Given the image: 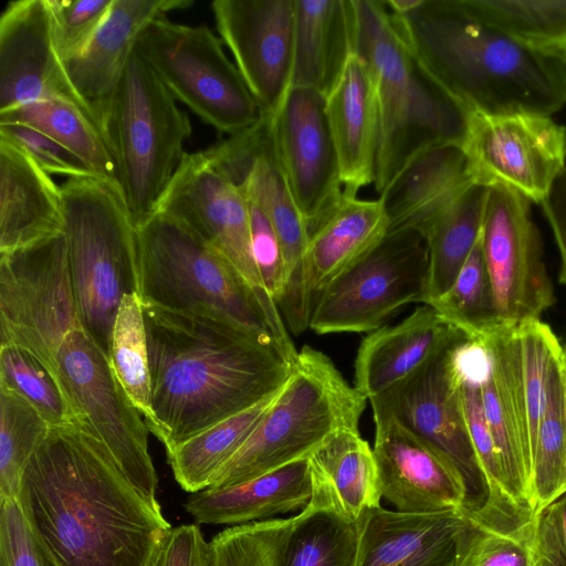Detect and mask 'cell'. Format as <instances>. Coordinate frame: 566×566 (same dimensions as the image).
<instances>
[{"label": "cell", "mask_w": 566, "mask_h": 566, "mask_svg": "<svg viewBox=\"0 0 566 566\" xmlns=\"http://www.w3.org/2000/svg\"><path fill=\"white\" fill-rule=\"evenodd\" d=\"M539 205L559 250V282L566 285V170L560 174L548 196Z\"/></svg>", "instance_id": "obj_51"}, {"label": "cell", "mask_w": 566, "mask_h": 566, "mask_svg": "<svg viewBox=\"0 0 566 566\" xmlns=\"http://www.w3.org/2000/svg\"><path fill=\"white\" fill-rule=\"evenodd\" d=\"M467 513L470 523L455 566H551L539 547L536 515L497 526Z\"/></svg>", "instance_id": "obj_42"}, {"label": "cell", "mask_w": 566, "mask_h": 566, "mask_svg": "<svg viewBox=\"0 0 566 566\" xmlns=\"http://www.w3.org/2000/svg\"><path fill=\"white\" fill-rule=\"evenodd\" d=\"M469 523L464 509L436 513L371 509L358 518L355 566H455Z\"/></svg>", "instance_id": "obj_24"}, {"label": "cell", "mask_w": 566, "mask_h": 566, "mask_svg": "<svg viewBox=\"0 0 566 566\" xmlns=\"http://www.w3.org/2000/svg\"><path fill=\"white\" fill-rule=\"evenodd\" d=\"M358 521L312 492L287 537L282 566H355Z\"/></svg>", "instance_id": "obj_36"}, {"label": "cell", "mask_w": 566, "mask_h": 566, "mask_svg": "<svg viewBox=\"0 0 566 566\" xmlns=\"http://www.w3.org/2000/svg\"><path fill=\"white\" fill-rule=\"evenodd\" d=\"M374 454L381 495L396 511L436 513L463 510L465 481L439 451L392 418H374Z\"/></svg>", "instance_id": "obj_22"}, {"label": "cell", "mask_w": 566, "mask_h": 566, "mask_svg": "<svg viewBox=\"0 0 566 566\" xmlns=\"http://www.w3.org/2000/svg\"><path fill=\"white\" fill-rule=\"evenodd\" d=\"M481 243L500 321L516 325L555 302L531 201L505 187L488 188Z\"/></svg>", "instance_id": "obj_15"}, {"label": "cell", "mask_w": 566, "mask_h": 566, "mask_svg": "<svg viewBox=\"0 0 566 566\" xmlns=\"http://www.w3.org/2000/svg\"><path fill=\"white\" fill-rule=\"evenodd\" d=\"M269 122L279 164L311 234L343 197L326 96L291 86Z\"/></svg>", "instance_id": "obj_17"}, {"label": "cell", "mask_w": 566, "mask_h": 566, "mask_svg": "<svg viewBox=\"0 0 566 566\" xmlns=\"http://www.w3.org/2000/svg\"><path fill=\"white\" fill-rule=\"evenodd\" d=\"M356 52L367 65L378 106L374 186L380 195L420 151L461 145L469 113L422 66L382 0H350Z\"/></svg>", "instance_id": "obj_4"}, {"label": "cell", "mask_w": 566, "mask_h": 566, "mask_svg": "<svg viewBox=\"0 0 566 566\" xmlns=\"http://www.w3.org/2000/svg\"><path fill=\"white\" fill-rule=\"evenodd\" d=\"M428 305L473 340L483 339L503 323L495 310L481 235L450 290Z\"/></svg>", "instance_id": "obj_41"}, {"label": "cell", "mask_w": 566, "mask_h": 566, "mask_svg": "<svg viewBox=\"0 0 566 566\" xmlns=\"http://www.w3.org/2000/svg\"><path fill=\"white\" fill-rule=\"evenodd\" d=\"M18 500L59 566H154L171 530L86 424L50 428Z\"/></svg>", "instance_id": "obj_1"}, {"label": "cell", "mask_w": 566, "mask_h": 566, "mask_svg": "<svg viewBox=\"0 0 566 566\" xmlns=\"http://www.w3.org/2000/svg\"><path fill=\"white\" fill-rule=\"evenodd\" d=\"M191 133L187 113L134 49L112 97L103 134L135 227L155 212Z\"/></svg>", "instance_id": "obj_8"}, {"label": "cell", "mask_w": 566, "mask_h": 566, "mask_svg": "<svg viewBox=\"0 0 566 566\" xmlns=\"http://www.w3.org/2000/svg\"><path fill=\"white\" fill-rule=\"evenodd\" d=\"M63 230L61 187L21 147L0 136V253Z\"/></svg>", "instance_id": "obj_27"}, {"label": "cell", "mask_w": 566, "mask_h": 566, "mask_svg": "<svg viewBox=\"0 0 566 566\" xmlns=\"http://www.w3.org/2000/svg\"><path fill=\"white\" fill-rule=\"evenodd\" d=\"M136 254L144 304L226 319L297 358L277 304L260 297L222 253L178 219L155 211L136 227Z\"/></svg>", "instance_id": "obj_5"}, {"label": "cell", "mask_w": 566, "mask_h": 566, "mask_svg": "<svg viewBox=\"0 0 566 566\" xmlns=\"http://www.w3.org/2000/svg\"><path fill=\"white\" fill-rule=\"evenodd\" d=\"M467 338L451 342L408 378L369 401L374 418H392L455 465L468 489L464 510L476 511L484 503L485 484L452 366L453 348Z\"/></svg>", "instance_id": "obj_14"}, {"label": "cell", "mask_w": 566, "mask_h": 566, "mask_svg": "<svg viewBox=\"0 0 566 566\" xmlns=\"http://www.w3.org/2000/svg\"><path fill=\"white\" fill-rule=\"evenodd\" d=\"M481 342L490 357L482 385L486 421L503 468L513 507L522 521L534 515L532 451L517 324L502 323Z\"/></svg>", "instance_id": "obj_20"}, {"label": "cell", "mask_w": 566, "mask_h": 566, "mask_svg": "<svg viewBox=\"0 0 566 566\" xmlns=\"http://www.w3.org/2000/svg\"><path fill=\"white\" fill-rule=\"evenodd\" d=\"M472 184L461 145L420 151L380 193L388 231L411 228L421 233Z\"/></svg>", "instance_id": "obj_29"}, {"label": "cell", "mask_w": 566, "mask_h": 566, "mask_svg": "<svg viewBox=\"0 0 566 566\" xmlns=\"http://www.w3.org/2000/svg\"><path fill=\"white\" fill-rule=\"evenodd\" d=\"M312 492L358 521L380 506L381 490L374 450L358 429L329 436L308 458Z\"/></svg>", "instance_id": "obj_32"}, {"label": "cell", "mask_w": 566, "mask_h": 566, "mask_svg": "<svg viewBox=\"0 0 566 566\" xmlns=\"http://www.w3.org/2000/svg\"><path fill=\"white\" fill-rule=\"evenodd\" d=\"M0 388L25 399L50 427L85 424L71 402L59 375L21 347L1 345Z\"/></svg>", "instance_id": "obj_40"}, {"label": "cell", "mask_w": 566, "mask_h": 566, "mask_svg": "<svg viewBox=\"0 0 566 566\" xmlns=\"http://www.w3.org/2000/svg\"><path fill=\"white\" fill-rule=\"evenodd\" d=\"M203 153L223 176L260 203L272 221L281 242L286 273L284 295L277 305L291 325L296 313L310 233L279 164L269 116L261 115L253 126L230 135Z\"/></svg>", "instance_id": "obj_16"}, {"label": "cell", "mask_w": 566, "mask_h": 566, "mask_svg": "<svg viewBox=\"0 0 566 566\" xmlns=\"http://www.w3.org/2000/svg\"><path fill=\"white\" fill-rule=\"evenodd\" d=\"M51 98L91 115L57 53L46 0L10 1L0 15V113Z\"/></svg>", "instance_id": "obj_21"}, {"label": "cell", "mask_w": 566, "mask_h": 566, "mask_svg": "<svg viewBox=\"0 0 566 566\" xmlns=\"http://www.w3.org/2000/svg\"><path fill=\"white\" fill-rule=\"evenodd\" d=\"M135 49L171 95L218 132L233 135L260 120V106L207 25L160 17L145 27Z\"/></svg>", "instance_id": "obj_9"}, {"label": "cell", "mask_w": 566, "mask_h": 566, "mask_svg": "<svg viewBox=\"0 0 566 566\" xmlns=\"http://www.w3.org/2000/svg\"><path fill=\"white\" fill-rule=\"evenodd\" d=\"M247 197L253 259L268 294L279 304L286 285V273L281 242L265 210Z\"/></svg>", "instance_id": "obj_47"}, {"label": "cell", "mask_w": 566, "mask_h": 566, "mask_svg": "<svg viewBox=\"0 0 566 566\" xmlns=\"http://www.w3.org/2000/svg\"><path fill=\"white\" fill-rule=\"evenodd\" d=\"M0 415V500L18 499L25 468L51 427L31 403L3 388Z\"/></svg>", "instance_id": "obj_43"}, {"label": "cell", "mask_w": 566, "mask_h": 566, "mask_svg": "<svg viewBox=\"0 0 566 566\" xmlns=\"http://www.w3.org/2000/svg\"><path fill=\"white\" fill-rule=\"evenodd\" d=\"M462 336L432 306L422 304L399 324L379 327L364 338L355 360L354 387L366 399L376 397Z\"/></svg>", "instance_id": "obj_26"}, {"label": "cell", "mask_w": 566, "mask_h": 566, "mask_svg": "<svg viewBox=\"0 0 566 566\" xmlns=\"http://www.w3.org/2000/svg\"><path fill=\"white\" fill-rule=\"evenodd\" d=\"M421 0H387L384 1L387 9L397 15L406 14L420 4Z\"/></svg>", "instance_id": "obj_52"}, {"label": "cell", "mask_w": 566, "mask_h": 566, "mask_svg": "<svg viewBox=\"0 0 566 566\" xmlns=\"http://www.w3.org/2000/svg\"><path fill=\"white\" fill-rule=\"evenodd\" d=\"M562 363H563V373H564V380H565V388H566V348H564V352H563Z\"/></svg>", "instance_id": "obj_53"}, {"label": "cell", "mask_w": 566, "mask_h": 566, "mask_svg": "<svg viewBox=\"0 0 566 566\" xmlns=\"http://www.w3.org/2000/svg\"><path fill=\"white\" fill-rule=\"evenodd\" d=\"M0 122H19L38 128L76 155L98 177L117 184L116 164L99 127L80 105L51 98L0 113Z\"/></svg>", "instance_id": "obj_35"}, {"label": "cell", "mask_w": 566, "mask_h": 566, "mask_svg": "<svg viewBox=\"0 0 566 566\" xmlns=\"http://www.w3.org/2000/svg\"><path fill=\"white\" fill-rule=\"evenodd\" d=\"M389 221L380 199L345 196L310 234L297 307L290 329L310 327L314 306L325 289L369 253L387 234Z\"/></svg>", "instance_id": "obj_23"}, {"label": "cell", "mask_w": 566, "mask_h": 566, "mask_svg": "<svg viewBox=\"0 0 566 566\" xmlns=\"http://www.w3.org/2000/svg\"><path fill=\"white\" fill-rule=\"evenodd\" d=\"M392 17L422 66L468 111L552 116L566 104V59L524 45L457 0H421Z\"/></svg>", "instance_id": "obj_3"}, {"label": "cell", "mask_w": 566, "mask_h": 566, "mask_svg": "<svg viewBox=\"0 0 566 566\" xmlns=\"http://www.w3.org/2000/svg\"><path fill=\"white\" fill-rule=\"evenodd\" d=\"M0 566H59L32 532L18 499L0 500Z\"/></svg>", "instance_id": "obj_46"}, {"label": "cell", "mask_w": 566, "mask_h": 566, "mask_svg": "<svg viewBox=\"0 0 566 566\" xmlns=\"http://www.w3.org/2000/svg\"><path fill=\"white\" fill-rule=\"evenodd\" d=\"M429 251L416 229L388 231L318 297L310 328L317 334L373 332L408 303H426Z\"/></svg>", "instance_id": "obj_11"}, {"label": "cell", "mask_w": 566, "mask_h": 566, "mask_svg": "<svg viewBox=\"0 0 566 566\" xmlns=\"http://www.w3.org/2000/svg\"><path fill=\"white\" fill-rule=\"evenodd\" d=\"M0 136L21 147L48 174L64 175L67 178L93 175L71 150L28 124L0 122Z\"/></svg>", "instance_id": "obj_48"}, {"label": "cell", "mask_w": 566, "mask_h": 566, "mask_svg": "<svg viewBox=\"0 0 566 566\" xmlns=\"http://www.w3.org/2000/svg\"><path fill=\"white\" fill-rule=\"evenodd\" d=\"M542 553L551 566H566V492L537 514Z\"/></svg>", "instance_id": "obj_50"}, {"label": "cell", "mask_w": 566, "mask_h": 566, "mask_svg": "<svg viewBox=\"0 0 566 566\" xmlns=\"http://www.w3.org/2000/svg\"><path fill=\"white\" fill-rule=\"evenodd\" d=\"M353 52L350 0H295L291 86L327 96Z\"/></svg>", "instance_id": "obj_31"}, {"label": "cell", "mask_w": 566, "mask_h": 566, "mask_svg": "<svg viewBox=\"0 0 566 566\" xmlns=\"http://www.w3.org/2000/svg\"><path fill=\"white\" fill-rule=\"evenodd\" d=\"M61 192L80 322L109 358L122 300L138 293L136 227L112 180L95 175L67 178Z\"/></svg>", "instance_id": "obj_6"}, {"label": "cell", "mask_w": 566, "mask_h": 566, "mask_svg": "<svg viewBox=\"0 0 566 566\" xmlns=\"http://www.w3.org/2000/svg\"><path fill=\"white\" fill-rule=\"evenodd\" d=\"M366 400L325 354L304 346L256 428L209 488L233 485L308 458L336 431L358 429Z\"/></svg>", "instance_id": "obj_7"}, {"label": "cell", "mask_w": 566, "mask_h": 566, "mask_svg": "<svg viewBox=\"0 0 566 566\" xmlns=\"http://www.w3.org/2000/svg\"><path fill=\"white\" fill-rule=\"evenodd\" d=\"M326 115L336 146L343 193L356 197L374 184L378 148V106L364 60L353 52L326 96Z\"/></svg>", "instance_id": "obj_28"}, {"label": "cell", "mask_w": 566, "mask_h": 566, "mask_svg": "<svg viewBox=\"0 0 566 566\" xmlns=\"http://www.w3.org/2000/svg\"><path fill=\"white\" fill-rule=\"evenodd\" d=\"M154 566H208V542L197 524L171 527Z\"/></svg>", "instance_id": "obj_49"}, {"label": "cell", "mask_w": 566, "mask_h": 566, "mask_svg": "<svg viewBox=\"0 0 566 566\" xmlns=\"http://www.w3.org/2000/svg\"><path fill=\"white\" fill-rule=\"evenodd\" d=\"M462 149L473 184L541 203L566 170V127L539 113L470 111Z\"/></svg>", "instance_id": "obj_13"}, {"label": "cell", "mask_w": 566, "mask_h": 566, "mask_svg": "<svg viewBox=\"0 0 566 566\" xmlns=\"http://www.w3.org/2000/svg\"><path fill=\"white\" fill-rule=\"evenodd\" d=\"M155 211L190 228L222 253L260 297L275 302L265 291L253 259L247 197L203 151L185 154Z\"/></svg>", "instance_id": "obj_18"}, {"label": "cell", "mask_w": 566, "mask_h": 566, "mask_svg": "<svg viewBox=\"0 0 566 566\" xmlns=\"http://www.w3.org/2000/svg\"><path fill=\"white\" fill-rule=\"evenodd\" d=\"M297 514L230 526L208 542V566H282Z\"/></svg>", "instance_id": "obj_44"}, {"label": "cell", "mask_w": 566, "mask_h": 566, "mask_svg": "<svg viewBox=\"0 0 566 566\" xmlns=\"http://www.w3.org/2000/svg\"><path fill=\"white\" fill-rule=\"evenodd\" d=\"M276 394L211 426L167 453L182 490L197 493L211 485L220 469L256 428Z\"/></svg>", "instance_id": "obj_34"}, {"label": "cell", "mask_w": 566, "mask_h": 566, "mask_svg": "<svg viewBox=\"0 0 566 566\" xmlns=\"http://www.w3.org/2000/svg\"><path fill=\"white\" fill-rule=\"evenodd\" d=\"M308 458L233 485L193 493L185 507L198 523L232 526L302 511L312 497Z\"/></svg>", "instance_id": "obj_30"}, {"label": "cell", "mask_w": 566, "mask_h": 566, "mask_svg": "<svg viewBox=\"0 0 566 566\" xmlns=\"http://www.w3.org/2000/svg\"><path fill=\"white\" fill-rule=\"evenodd\" d=\"M56 367L83 422L106 446L136 490L160 507L158 478L148 450L149 429L117 379L109 358L82 325L64 338Z\"/></svg>", "instance_id": "obj_12"}, {"label": "cell", "mask_w": 566, "mask_h": 566, "mask_svg": "<svg viewBox=\"0 0 566 566\" xmlns=\"http://www.w3.org/2000/svg\"><path fill=\"white\" fill-rule=\"evenodd\" d=\"M211 10L261 114L272 115L291 87L295 0H214Z\"/></svg>", "instance_id": "obj_19"}, {"label": "cell", "mask_w": 566, "mask_h": 566, "mask_svg": "<svg viewBox=\"0 0 566 566\" xmlns=\"http://www.w3.org/2000/svg\"><path fill=\"white\" fill-rule=\"evenodd\" d=\"M114 0H46L57 53L63 62L80 53L106 18Z\"/></svg>", "instance_id": "obj_45"}, {"label": "cell", "mask_w": 566, "mask_h": 566, "mask_svg": "<svg viewBox=\"0 0 566 566\" xmlns=\"http://www.w3.org/2000/svg\"><path fill=\"white\" fill-rule=\"evenodd\" d=\"M111 366L136 409L151 431V379L143 302L138 293L126 294L112 332Z\"/></svg>", "instance_id": "obj_39"}, {"label": "cell", "mask_w": 566, "mask_h": 566, "mask_svg": "<svg viewBox=\"0 0 566 566\" xmlns=\"http://www.w3.org/2000/svg\"><path fill=\"white\" fill-rule=\"evenodd\" d=\"M153 432L167 453L277 392L293 371L273 339L210 315L144 304Z\"/></svg>", "instance_id": "obj_2"}, {"label": "cell", "mask_w": 566, "mask_h": 566, "mask_svg": "<svg viewBox=\"0 0 566 566\" xmlns=\"http://www.w3.org/2000/svg\"><path fill=\"white\" fill-rule=\"evenodd\" d=\"M563 350L551 364L545 407L532 448L534 515L566 492V388Z\"/></svg>", "instance_id": "obj_38"}, {"label": "cell", "mask_w": 566, "mask_h": 566, "mask_svg": "<svg viewBox=\"0 0 566 566\" xmlns=\"http://www.w3.org/2000/svg\"><path fill=\"white\" fill-rule=\"evenodd\" d=\"M470 15L534 50L566 59V0H457Z\"/></svg>", "instance_id": "obj_37"}, {"label": "cell", "mask_w": 566, "mask_h": 566, "mask_svg": "<svg viewBox=\"0 0 566 566\" xmlns=\"http://www.w3.org/2000/svg\"><path fill=\"white\" fill-rule=\"evenodd\" d=\"M486 195L488 187L472 184L421 232L429 251L424 304L450 290L479 241Z\"/></svg>", "instance_id": "obj_33"}, {"label": "cell", "mask_w": 566, "mask_h": 566, "mask_svg": "<svg viewBox=\"0 0 566 566\" xmlns=\"http://www.w3.org/2000/svg\"><path fill=\"white\" fill-rule=\"evenodd\" d=\"M192 4V0H114L87 45L64 62L72 86L102 133L112 97L142 31L155 19Z\"/></svg>", "instance_id": "obj_25"}, {"label": "cell", "mask_w": 566, "mask_h": 566, "mask_svg": "<svg viewBox=\"0 0 566 566\" xmlns=\"http://www.w3.org/2000/svg\"><path fill=\"white\" fill-rule=\"evenodd\" d=\"M0 340L59 375L56 354L81 325L63 233L0 253Z\"/></svg>", "instance_id": "obj_10"}]
</instances>
